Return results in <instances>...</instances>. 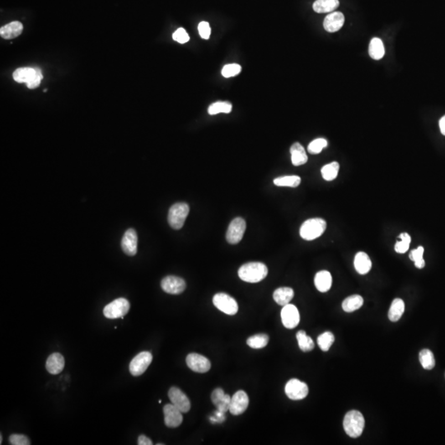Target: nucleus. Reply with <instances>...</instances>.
Masks as SVG:
<instances>
[{
  "label": "nucleus",
  "mask_w": 445,
  "mask_h": 445,
  "mask_svg": "<svg viewBox=\"0 0 445 445\" xmlns=\"http://www.w3.org/2000/svg\"><path fill=\"white\" fill-rule=\"evenodd\" d=\"M419 359L422 367L426 370H431L436 366V359L431 349H422L419 354Z\"/></svg>",
  "instance_id": "nucleus-31"
},
{
  "label": "nucleus",
  "mask_w": 445,
  "mask_h": 445,
  "mask_svg": "<svg viewBox=\"0 0 445 445\" xmlns=\"http://www.w3.org/2000/svg\"><path fill=\"white\" fill-rule=\"evenodd\" d=\"M224 396H225V394H224L223 389H214V392L211 394V401L214 406H218L220 403V401L224 398Z\"/></svg>",
  "instance_id": "nucleus-44"
},
{
  "label": "nucleus",
  "mask_w": 445,
  "mask_h": 445,
  "mask_svg": "<svg viewBox=\"0 0 445 445\" xmlns=\"http://www.w3.org/2000/svg\"><path fill=\"white\" fill-rule=\"evenodd\" d=\"M198 32H199V36L201 37V38L205 40L209 39L210 33H211V29H210L209 22H199L198 25Z\"/></svg>",
  "instance_id": "nucleus-42"
},
{
  "label": "nucleus",
  "mask_w": 445,
  "mask_h": 445,
  "mask_svg": "<svg viewBox=\"0 0 445 445\" xmlns=\"http://www.w3.org/2000/svg\"><path fill=\"white\" fill-rule=\"evenodd\" d=\"M354 266L358 273L366 275L371 270V260L368 254L364 251H359L354 256Z\"/></svg>",
  "instance_id": "nucleus-21"
},
{
  "label": "nucleus",
  "mask_w": 445,
  "mask_h": 445,
  "mask_svg": "<svg viewBox=\"0 0 445 445\" xmlns=\"http://www.w3.org/2000/svg\"><path fill=\"white\" fill-rule=\"evenodd\" d=\"M297 343L300 349L303 352L311 351L314 348V342L311 337H308L304 331H298L296 334Z\"/></svg>",
  "instance_id": "nucleus-29"
},
{
  "label": "nucleus",
  "mask_w": 445,
  "mask_h": 445,
  "mask_svg": "<svg viewBox=\"0 0 445 445\" xmlns=\"http://www.w3.org/2000/svg\"><path fill=\"white\" fill-rule=\"evenodd\" d=\"M137 245L138 236L136 230L133 229H127L121 240V248L126 255L136 256L137 253Z\"/></svg>",
  "instance_id": "nucleus-17"
},
{
  "label": "nucleus",
  "mask_w": 445,
  "mask_h": 445,
  "mask_svg": "<svg viewBox=\"0 0 445 445\" xmlns=\"http://www.w3.org/2000/svg\"><path fill=\"white\" fill-rule=\"evenodd\" d=\"M165 425L169 428H177L181 426L183 421L182 412L177 408L173 404L165 405L163 407Z\"/></svg>",
  "instance_id": "nucleus-15"
},
{
  "label": "nucleus",
  "mask_w": 445,
  "mask_h": 445,
  "mask_svg": "<svg viewBox=\"0 0 445 445\" xmlns=\"http://www.w3.org/2000/svg\"><path fill=\"white\" fill-rule=\"evenodd\" d=\"M248 405L249 398L247 394L243 390H240L232 396L229 411L234 416H239L246 411Z\"/></svg>",
  "instance_id": "nucleus-16"
},
{
  "label": "nucleus",
  "mask_w": 445,
  "mask_h": 445,
  "mask_svg": "<svg viewBox=\"0 0 445 445\" xmlns=\"http://www.w3.org/2000/svg\"><path fill=\"white\" fill-rule=\"evenodd\" d=\"M281 315L282 323L288 329H293L299 323V312L295 305L289 303L284 306Z\"/></svg>",
  "instance_id": "nucleus-14"
},
{
  "label": "nucleus",
  "mask_w": 445,
  "mask_h": 445,
  "mask_svg": "<svg viewBox=\"0 0 445 445\" xmlns=\"http://www.w3.org/2000/svg\"><path fill=\"white\" fill-rule=\"evenodd\" d=\"M424 247H418L415 250H412L411 253L409 255V257L411 261L415 262V266L419 269H422L426 266V261L423 258Z\"/></svg>",
  "instance_id": "nucleus-37"
},
{
  "label": "nucleus",
  "mask_w": 445,
  "mask_h": 445,
  "mask_svg": "<svg viewBox=\"0 0 445 445\" xmlns=\"http://www.w3.org/2000/svg\"><path fill=\"white\" fill-rule=\"evenodd\" d=\"M364 416L359 411L352 410L347 412L345 416L344 426L346 433L351 437V438H358L361 436L364 431Z\"/></svg>",
  "instance_id": "nucleus-4"
},
{
  "label": "nucleus",
  "mask_w": 445,
  "mask_h": 445,
  "mask_svg": "<svg viewBox=\"0 0 445 445\" xmlns=\"http://www.w3.org/2000/svg\"><path fill=\"white\" fill-rule=\"evenodd\" d=\"M340 164L337 162H332L322 167L321 172L323 179L328 182L336 179L339 172Z\"/></svg>",
  "instance_id": "nucleus-30"
},
{
  "label": "nucleus",
  "mask_w": 445,
  "mask_h": 445,
  "mask_svg": "<svg viewBox=\"0 0 445 445\" xmlns=\"http://www.w3.org/2000/svg\"><path fill=\"white\" fill-rule=\"evenodd\" d=\"M269 337L266 334H257L249 337L247 344L252 349H262L268 344Z\"/></svg>",
  "instance_id": "nucleus-33"
},
{
  "label": "nucleus",
  "mask_w": 445,
  "mask_h": 445,
  "mask_svg": "<svg viewBox=\"0 0 445 445\" xmlns=\"http://www.w3.org/2000/svg\"><path fill=\"white\" fill-rule=\"evenodd\" d=\"M314 284L317 291L325 293L332 287V277L329 271H321L315 276Z\"/></svg>",
  "instance_id": "nucleus-22"
},
{
  "label": "nucleus",
  "mask_w": 445,
  "mask_h": 445,
  "mask_svg": "<svg viewBox=\"0 0 445 445\" xmlns=\"http://www.w3.org/2000/svg\"><path fill=\"white\" fill-rule=\"evenodd\" d=\"M152 355L150 352L143 351L137 354L130 364V372L133 376H141L152 363Z\"/></svg>",
  "instance_id": "nucleus-9"
},
{
  "label": "nucleus",
  "mask_w": 445,
  "mask_h": 445,
  "mask_svg": "<svg viewBox=\"0 0 445 445\" xmlns=\"http://www.w3.org/2000/svg\"><path fill=\"white\" fill-rule=\"evenodd\" d=\"M369 54L372 59L375 60L381 59L384 56L385 54V49H384V43L382 42L381 39H379L378 37H374L371 40L369 47Z\"/></svg>",
  "instance_id": "nucleus-27"
},
{
  "label": "nucleus",
  "mask_w": 445,
  "mask_h": 445,
  "mask_svg": "<svg viewBox=\"0 0 445 445\" xmlns=\"http://www.w3.org/2000/svg\"><path fill=\"white\" fill-rule=\"evenodd\" d=\"M224 420H225L224 413L220 412V411H218V410H217L216 412L214 413V416L210 417V421H211L212 423H221Z\"/></svg>",
  "instance_id": "nucleus-45"
},
{
  "label": "nucleus",
  "mask_w": 445,
  "mask_h": 445,
  "mask_svg": "<svg viewBox=\"0 0 445 445\" xmlns=\"http://www.w3.org/2000/svg\"><path fill=\"white\" fill-rule=\"evenodd\" d=\"M294 296L295 292L293 289L290 287H281L277 289L273 294V298L276 303L283 307L290 303L291 300L293 299Z\"/></svg>",
  "instance_id": "nucleus-24"
},
{
  "label": "nucleus",
  "mask_w": 445,
  "mask_h": 445,
  "mask_svg": "<svg viewBox=\"0 0 445 445\" xmlns=\"http://www.w3.org/2000/svg\"><path fill=\"white\" fill-rule=\"evenodd\" d=\"M130 307L131 305L128 300L125 297H119L104 307L103 314L109 319H116L119 317L123 319L124 316L128 313Z\"/></svg>",
  "instance_id": "nucleus-6"
},
{
  "label": "nucleus",
  "mask_w": 445,
  "mask_h": 445,
  "mask_svg": "<svg viewBox=\"0 0 445 445\" xmlns=\"http://www.w3.org/2000/svg\"><path fill=\"white\" fill-rule=\"evenodd\" d=\"M9 443L12 445H31L29 439L24 435H17V434H13L12 436H10Z\"/></svg>",
  "instance_id": "nucleus-40"
},
{
  "label": "nucleus",
  "mask_w": 445,
  "mask_h": 445,
  "mask_svg": "<svg viewBox=\"0 0 445 445\" xmlns=\"http://www.w3.org/2000/svg\"><path fill=\"white\" fill-rule=\"evenodd\" d=\"M339 4V0H316L312 7L316 12L325 13L334 11Z\"/></svg>",
  "instance_id": "nucleus-25"
},
{
  "label": "nucleus",
  "mask_w": 445,
  "mask_h": 445,
  "mask_svg": "<svg viewBox=\"0 0 445 445\" xmlns=\"http://www.w3.org/2000/svg\"><path fill=\"white\" fill-rule=\"evenodd\" d=\"M405 311V303L401 298H395L389 309V318L392 322H397Z\"/></svg>",
  "instance_id": "nucleus-28"
},
{
  "label": "nucleus",
  "mask_w": 445,
  "mask_h": 445,
  "mask_svg": "<svg viewBox=\"0 0 445 445\" xmlns=\"http://www.w3.org/2000/svg\"><path fill=\"white\" fill-rule=\"evenodd\" d=\"M246 221L241 217L232 220L226 233V239L230 244H238L244 238L246 230Z\"/></svg>",
  "instance_id": "nucleus-8"
},
{
  "label": "nucleus",
  "mask_w": 445,
  "mask_h": 445,
  "mask_svg": "<svg viewBox=\"0 0 445 445\" xmlns=\"http://www.w3.org/2000/svg\"><path fill=\"white\" fill-rule=\"evenodd\" d=\"M186 361H187V366L189 367V369H192V371L197 372V373L204 374V373L209 371L211 368V364H210L209 359L204 355L197 354V353L188 354Z\"/></svg>",
  "instance_id": "nucleus-12"
},
{
  "label": "nucleus",
  "mask_w": 445,
  "mask_h": 445,
  "mask_svg": "<svg viewBox=\"0 0 445 445\" xmlns=\"http://www.w3.org/2000/svg\"><path fill=\"white\" fill-rule=\"evenodd\" d=\"M170 401L182 413H187L191 409V402L187 395L178 388L172 387L168 391Z\"/></svg>",
  "instance_id": "nucleus-13"
},
{
  "label": "nucleus",
  "mask_w": 445,
  "mask_h": 445,
  "mask_svg": "<svg viewBox=\"0 0 445 445\" xmlns=\"http://www.w3.org/2000/svg\"><path fill=\"white\" fill-rule=\"evenodd\" d=\"M291 161L294 166H301L307 162V155L299 143H295L291 148Z\"/></svg>",
  "instance_id": "nucleus-23"
},
{
  "label": "nucleus",
  "mask_w": 445,
  "mask_h": 445,
  "mask_svg": "<svg viewBox=\"0 0 445 445\" xmlns=\"http://www.w3.org/2000/svg\"><path fill=\"white\" fill-rule=\"evenodd\" d=\"M231 396L225 394V396H224L223 400L220 401V403L216 406L218 411L224 414L226 413L227 411H229L230 403H231Z\"/></svg>",
  "instance_id": "nucleus-43"
},
{
  "label": "nucleus",
  "mask_w": 445,
  "mask_h": 445,
  "mask_svg": "<svg viewBox=\"0 0 445 445\" xmlns=\"http://www.w3.org/2000/svg\"><path fill=\"white\" fill-rule=\"evenodd\" d=\"M46 368L49 374L56 375L61 373L64 368V358L59 353L50 354L47 360Z\"/></svg>",
  "instance_id": "nucleus-19"
},
{
  "label": "nucleus",
  "mask_w": 445,
  "mask_h": 445,
  "mask_svg": "<svg viewBox=\"0 0 445 445\" xmlns=\"http://www.w3.org/2000/svg\"><path fill=\"white\" fill-rule=\"evenodd\" d=\"M364 304V298L359 295L349 296L342 302V308L345 312H352L359 309Z\"/></svg>",
  "instance_id": "nucleus-26"
},
{
  "label": "nucleus",
  "mask_w": 445,
  "mask_h": 445,
  "mask_svg": "<svg viewBox=\"0 0 445 445\" xmlns=\"http://www.w3.org/2000/svg\"><path fill=\"white\" fill-rule=\"evenodd\" d=\"M162 291L170 295H180L186 290L187 285L184 280L177 276H168L161 281Z\"/></svg>",
  "instance_id": "nucleus-11"
},
{
  "label": "nucleus",
  "mask_w": 445,
  "mask_h": 445,
  "mask_svg": "<svg viewBox=\"0 0 445 445\" xmlns=\"http://www.w3.org/2000/svg\"><path fill=\"white\" fill-rule=\"evenodd\" d=\"M214 306L225 314L235 315L239 311V305L234 297L224 293L216 294L213 297Z\"/></svg>",
  "instance_id": "nucleus-7"
},
{
  "label": "nucleus",
  "mask_w": 445,
  "mask_h": 445,
  "mask_svg": "<svg viewBox=\"0 0 445 445\" xmlns=\"http://www.w3.org/2000/svg\"><path fill=\"white\" fill-rule=\"evenodd\" d=\"M440 129H441V132L442 133L443 136H445V116H444L440 120Z\"/></svg>",
  "instance_id": "nucleus-47"
},
{
  "label": "nucleus",
  "mask_w": 445,
  "mask_h": 445,
  "mask_svg": "<svg viewBox=\"0 0 445 445\" xmlns=\"http://www.w3.org/2000/svg\"><path fill=\"white\" fill-rule=\"evenodd\" d=\"M345 17L340 12H332L325 17L323 27L328 32H338L344 25Z\"/></svg>",
  "instance_id": "nucleus-18"
},
{
  "label": "nucleus",
  "mask_w": 445,
  "mask_h": 445,
  "mask_svg": "<svg viewBox=\"0 0 445 445\" xmlns=\"http://www.w3.org/2000/svg\"><path fill=\"white\" fill-rule=\"evenodd\" d=\"M327 145L328 143H327V140L322 138L316 139L308 145L307 151L311 154H318L322 152L323 148L327 147Z\"/></svg>",
  "instance_id": "nucleus-38"
},
{
  "label": "nucleus",
  "mask_w": 445,
  "mask_h": 445,
  "mask_svg": "<svg viewBox=\"0 0 445 445\" xmlns=\"http://www.w3.org/2000/svg\"><path fill=\"white\" fill-rule=\"evenodd\" d=\"M12 78L17 83L25 84L28 89H33L40 86L43 75L40 69L24 67L16 69L12 74Z\"/></svg>",
  "instance_id": "nucleus-2"
},
{
  "label": "nucleus",
  "mask_w": 445,
  "mask_h": 445,
  "mask_svg": "<svg viewBox=\"0 0 445 445\" xmlns=\"http://www.w3.org/2000/svg\"><path fill=\"white\" fill-rule=\"evenodd\" d=\"M242 67L238 64H230L224 65L222 69V75L224 78H231L236 76L241 72Z\"/></svg>",
  "instance_id": "nucleus-39"
},
{
  "label": "nucleus",
  "mask_w": 445,
  "mask_h": 445,
  "mask_svg": "<svg viewBox=\"0 0 445 445\" xmlns=\"http://www.w3.org/2000/svg\"><path fill=\"white\" fill-rule=\"evenodd\" d=\"M327 229V222L321 218L306 220L300 227V236L306 241H312L322 236Z\"/></svg>",
  "instance_id": "nucleus-3"
},
{
  "label": "nucleus",
  "mask_w": 445,
  "mask_h": 445,
  "mask_svg": "<svg viewBox=\"0 0 445 445\" xmlns=\"http://www.w3.org/2000/svg\"><path fill=\"white\" fill-rule=\"evenodd\" d=\"M138 445H152V442L150 439H148V437H146V436H140V437L138 438Z\"/></svg>",
  "instance_id": "nucleus-46"
},
{
  "label": "nucleus",
  "mask_w": 445,
  "mask_h": 445,
  "mask_svg": "<svg viewBox=\"0 0 445 445\" xmlns=\"http://www.w3.org/2000/svg\"><path fill=\"white\" fill-rule=\"evenodd\" d=\"M231 111L232 104L228 101H217L211 104L208 108V112L211 116L219 113H230Z\"/></svg>",
  "instance_id": "nucleus-34"
},
{
  "label": "nucleus",
  "mask_w": 445,
  "mask_h": 445,
  "mask_svg": "<svg viewBox=\"0 0 445 445\" xmlns=\"http://www.w3.org/2000/svg\"><path fill=\"white\" fill-rule=\"evenodd\" d=\"M2 436H0V444H2Z\"/></svg>",
  "instance_id": "nucleus-48"
},
{
  "label": "nucleus",
  "mask_w": 445,
  "mask_h": 445,
  "mask_svg": "<svg viewBox=\"0 0 445 445\" xmlns=\"http://www.w3.org/2000/svg\"><path fill=\"white\" fill-rule=\"evenodd\" d=\"M268 275V268L261 262H248L239 268V276L242 281L248 283H258Z\"/></svg>",
  "instance_id": "nucleus-1"
},
{
  "label": "nucleus",
  "mask_w": 445,
  "mask_h": 445,
  "mask_svg": "<svg viewBox=\"0 0 445 445\" xmlns=\"http://www.w3.org/2000/svg\"><path fill=\"white\" fill-rule=\"evenodd\" d=\"M399 239H401V241L396 242L395 245V251L397 253H406L408 251L409 247L411 242V238L408 234L403 233L398 236Z\"/></svg>",
  "instance_id": "nucleus-36"
},
{
  "label": "nucleus",
  "mask_w": 445,
  "mask_h": 445,
  "mask_svg": "<svg viewBox=\"0 0 445 445\" xmlns=\"http://www.w3.org/2000/svg\"><path fill=\"white\" fill-rule=\"evenodd\" d=\"M172 38L176 42H178V43H181V44H185V43H187V42H189L190 37L189 35L187 34V32H186V30L184 28H178V29L176 31V32L173 33L172 35Z\"/></svg>",
  "instance_id": "nucleus-41"
},
{
  "label": "nucleus",
  "mask_w": 445,
  "mask_h": 445,
  "mask_svg": "<svg viewBox=\"0 0 445 445\" xmlns=\"http://www.w3.org/2000/svg\"><path fill=\"white\" fill-rule=\"evenodd\" d=\"M334 342V335L331 332H324L317 338V344L322 351H328Z\"/></svg>",
  "instance_id": "nucleus-35"
},
{
  "label": "nucleus",
  "mask_w": 445,
  "mask_h": 445,
  "mask_svg": "<svg viewBox=\"0 0 445 445\" xmlns=\"http://www.w3.org/2000/svg\"><path fill=\"white\" fill-rule=\"evenodd\" d=\"M189 212V205L184 202H179L172 205L167 216V221L169 223L170 226L176 230L182 229Z\"/></svg>",
  "instance_id": "nucleus-5"
},
{
  "label": "nucleus",
  "mask_w": 445,
  "mask_h": 445,
  "mask_svg": "<svg viewBox=\"0 0 445 445\" xmlns=\"http://www.w3.org/2000/svg\"><path fill=\"white\" fill-rule=\"evenodd\" d=\"M286 394L291 400H302L308 394V387L303 382L298 379H293L286 384Z\"/></svg>",
  "instance_id": "nucleus-10"
},
{
  "label": "nucleus",
  "mask_w": 445,
  "mask_h": 445,
  "mask_svg": "<svg viewBox=\"0 0 445 445\" xmlns=\"http://www.w3.org/2000/svg\"><path fill=\"white\" fill-rule=\"evenodd\" d=\"M23 25L20 22L14 21L4 25L0 29V35L3 39L10 40L16 38L22 34Z\"/></svg>",
  "instance_id": "nucleus-20"
},
{
  "label": "nucleus",
  "mask_w": 445,
  "mask_h": 445,
  "mask_svg": "<svg viewBox=\"0 0 445 445\" xmlns=\"http://www.w3.org/2000/svg\"><path fill=\"white\" fill-rule=\"evenodd\" d=\"M301 183V178L298 176L291 175V176H284V177H277L274 180V184L277 187H297Z\"/></svg>",
  "instance_id": "nucleus-32"
}]
</instances>
